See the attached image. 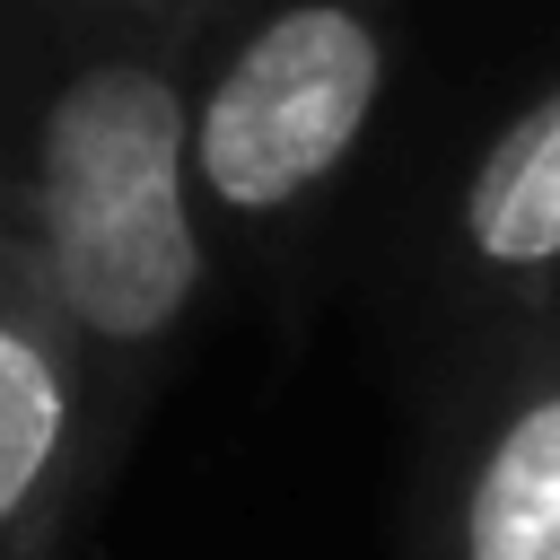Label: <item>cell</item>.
<instances>
[{
    "instance_id": "obj_2",
    "label": "cell",
    "mask_w": 560,
    "mask_h": 560,
    "mask_svg": "<svg viewBox=\"0 0 560 560\" xmlns=\"http://www.w3.org/2000/svg\"><path fill=\"white\" fill-rule=\"evenodd\" d=\"M402 0H192L184 175L210 254H280L359 166Z\"/></svg>"
},
{
    "instance_id": "obj_1",
    "label": "cell",
    "mask_w": 560,
    "mask_h": 560,
    "mask_svg": "<svg viewBox=\"0 0 560 560\" xmlns=\"http://www.w3.org/2000/svg\"><path fill=\"white\" fill-rule=\"evenodd\" d=\"M184 61L192 0H0V219L88 350L105 472L140 446L219 262L184 175Z\"/></svg>"
},
{
    "instance_id": "obj_4",
    "label": "cell",
    "mask_w": 560,
    "mask_h": 560,
    "mask_svg": "<svg viewBox=\"0 0 560 560\" xmlns=\"http://www.w3.org/2000/svg\"><path fill=\"white\" fill-rule=\"evenodd\" d=\"M105 490L88 350L26 236L0 219V560H70Z\"/></svg>"
},
{
    "instance_id": "obj_5",
    "label": "cell",
    "mask_w": 560,
    "mask_h": 560,
    "mask_svg": "<svg viewBox=\"0 0 560 560\" xmlns=\"http://www.w3.org/2000/svg\"><path fill=\"white\" fill-rule=\"evenodd\" d=\"M438 271L464 332L560 298V79H542L455 175Z\"/></svg>"
},
{
    "instance_id": "obj_3",
    "label": "cell",
    "mask_w": 560,
    "mask_h": 560,
    "mask_svg": "<svg viewBox=\"0 0 560 560\" xmlns=\"http://www.w3.org/2000/svg\"><path fill=\"white\" fill-rule=\"evenodd\" d=\"M402 560H560V298L464 332Z\"/></svg>"
}]
</instances>
